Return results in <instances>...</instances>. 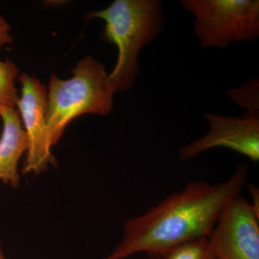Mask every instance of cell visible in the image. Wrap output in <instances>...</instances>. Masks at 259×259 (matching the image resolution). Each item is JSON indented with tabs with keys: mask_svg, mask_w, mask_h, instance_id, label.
Instances as JSON below:
<instances>
[{
	"mask_svg": "<svg viewBox=\"0 0 259 259\" xmlns=\"http://www.w3.org/2000/svg\"><path fill=\"white\" fill-rule=\"evenodd\" d=\"M248 168L240 165L227 181L211 185L192 181L144 214L129 218L120 243L104 259H125L146 253L153 259L195 238H208L228 204L241 194Z\"/></svg>",
	"mask_w": 259,
	"mask_h": 259,
	"instance_id": "1",
	"label": "cell"
},
{
	"mask_svg": "<svg viewBox=\"0 0 259 259\" xmlns=\"http://www.w3.org/2000/svg\"><path fill=\"white\" fill-rule=\"evenodd\" d=\"M105 21L101 37L118 51L117 63L110 79L115 93L132 88L140 72V51L161 33L163 9L158 0H115L110 6L88 15V20Z\"/></svg>",
	"mask_w": 259,
	"mask_h": 259,
	"instance_id": "2",
	"label": "cell"
},
{
	"mask_svg": "<svg viewBox=\"0 0 259 259\" xmlns=\"http://www.w3.org/2000/svg\"><path fill=\"white\" fill-rule=\"evenodd\" d=\"M69 79L53 74L48 87L47 124L51 146L67 125L85 114L106 116L113 109V85L105 66L88 56L79 61Z\"/></svg>",
	"mask_w": 259,
	"mask_h": 259,
	"instance_id": "3",
	"label": "cell"
},
{
	"mask_svg": "<svg viewBox=\"0 0 259 259\" xmlns=\"http://www.w3.org/2000/svg\"><path fill=\"white\" fill-rule=\"evenodd\" d=\"M194 15V30L203 49H224L259 37L258 0H182Z\"/></svg>",
	"mask_w": 259,
	"mask_h": 259,
	"instance_id": "4",
	"label": "cell"
},
{
	"mask_svg": "<svg viewBox=\"0 0 259 259\" xmlns=\"http://www.w3.org/2000/svg\"><path fill=\"white\" fill-rule=\"evenodd\" d=\"M18 81L22 88L17 110L28 142L22 174L40 175L47 171L49 166L57 165L51 153L52 146L48 133V90L37 78L25 73L19 76Z\"/></svg>",
	"mask_w": 259,
	"mask_h": 259,
	"instance_id": "5",
	"label": "cell"
},
{
	"mask_svg": "<svg viewBox=\"0 0 259 259\" xmlns=\"http://www.w3.org/2000/svg\"><path fill=\"white\" fill-rule=\"evenodd\" d=\"M207 238L214 259H259V218L241 194L227 205Z\"/></svg>",
	"mask_w": 259,
	"mask_h": 259,
	"instance_id": "6",
	"label": "cell"
},
{
	"mask_svg": "<svg viewBox=\"0 0 259 259\" xmlns=\"http://www.w3.org/2000/svg\"><path fill=\"white\" fill-rule=\"evenodd\" d=\"M208 122V133L200 139L180 148L181 161L214 148H226L243 155L250 161H259V117L221 116L214 112L204 115Z\"/></svg>",
	"mask_w": 259,
	"mask_h": 259,
	"instance_id": "7",
	"label": "cell"
},
{
	"mask_svg": "<svg viewBox=\"0 0 259 259\" xmlns=\"http://www.w3.org/2000/svg\"><path fill=\"white\" fill-rule=\"evenodd\" d=\"M3 133L0 136V181L16 188L20 185L18 163L28 147V138L16 108L0 110Z\"/></svg>",
	"mask_w": 259,
	"mask_h": 259,
	"instance_id": "8",
	"label": "cell"
},
{
	"mask_svg": "<svg viewBox=\"0 0 259 259\" xmlns=\"http://www.w3.org/2000/svg\"><path fill=\"white\" fill-rule=\"evenodd\" d=\"M18 77L19 70L13 61L0 60V110L17 107L19 96L15 80Z\"/></svg>",
	"mask_w": 259,
	"mask_h": 259,
	"instance_id": "9",
	"label": "cell"
},
{
	"mask_svg": "<svg viewBox=\"0 0 259 259\" xmlns=\"http://www.w3.org/2000/svg\"><path fill=\"white\" fill-rule=\"evenodd\" d=\"M226 94L246 115L259 117V80L253 79L238 88L227 90Z\"/></svg>",
	"mask_w": 259,
	"mask_h": 259,
	"instance_id": "10",
	"label": "cell"
},
{
	"mask_svg": "<svg viewBox=\"0 0 259 259\" xmlns=\"http://www.w3.org/2000/svg\"><path fill=\"white\" fill-rule=\"evenodd\" d=\"M158 259H214L209 248L208 238H195L170 248Z\"/></svg>",
	"mask_w": 259,
	"mask_h": 259,
	"instance_id": "11",
	"label": "cell"
},
{
	"mask_svg": "<svg viewBox=\"0 0 259 259\" xmlns=\"http://www.w3.org/2000/svg\"><path fill=\"white\" fill-rule=\"evenodd\" d=\"M11 27L2 15H0V49L4 46L10 45L13 41V37L10 33Z\"/></svg>",
	"mask_w": 259,
	"mask_h": 259,
	"instance_id": "12",
	"label": "cell"
},
{
	"mask_svg": "<svg viewBox=\"0 0 259 259\" xmlns=\"http://www.w3.org/2000/svg\"><path fill=\"white\" fill-rule=\"evenodd\" d=\"M248 190L249 192L250 197L252 199V203L250 204L252 208L256 214L257 217L259 218V189L256 185L253 184H250L248 186Z\"/></svg>",
	"mask_w": 259,
	"mask_h": 259,
	"instance_id": "13",
	"label": "cell"
},
{
	"mask_svg": "<svg viewBox=\"0 0 259 259\" xmlns=\"http://www.w3.org/2000/svg\"><path fill=\"white\" fill-rule=\"evenodd\" d=\"M0 259H7L4 254V252H3L1 241H0Z\"/></svg>",
	"mask_w": 259,
	"mask_h": 259,
	"instance_id": "14",
	"label": "cell"
}]
</instances>
